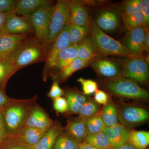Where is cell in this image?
I'll return each mask as SVG.
<instances>
[{"label": "cell", "mask_w": 149, "mask_h": 149, "mask_svg": "<svg viewBox=\"0 0 149 149\" xmlns=\"http://www.w3.org/2000/svg\"><path fill=\"white\" fill-rule=\"evenodd\" d=\"M63 132V128L57 122L47 130L40 141L32 146L31 149H52L55 141L57 137Z\"/></svg>", "instance_id": "20"}, {"label": "cell", "mask_w": 149, "mask_h": 149, "mask_svg": "<svg viewBox=\"0 0 149 149\" xmlns=\"http://www.w3.org/2000/svg\"><path fill=\"white\" fill-rule=\"evenodd\" d=\"M99 149H113L109 139L101 132L95 135H88L84 142Z\"/></svg>", "instance_id": "28"}, {"label": "cell", "mask_w": 149, "mask_h": 149, "mask_svg": "<svg viewBox=\"0 0 149 149\" xmlns=\"http://www.w3.org/2000/svg\"><path fill=\"white\" fill-rule=\"evenodd\" d=\"M70 12L68 24L83 27H90V18L87 10L81 2L78 1H68Z\"/></svg>", "instance_id": "12"}, {"label": "cell", "mask_w": 149, "mask_h": 149, "mask_svg": "<svg viewBox=\"0 0 149 149\" xmlns=\"http://www.w3.org/2000/svg\"><path fill=\"white\" fill-rule=\"evenodd\" d=\"M144 45L146 51L149 53V33L148 27H145V35L144 38Z\"/></svg>", "instance_id": "46"}, {"label": "cell", "mask_w": 149, "mask_h": 149, "mask_svg": "<svg viewBox=\"0 0 149 149\" xmlns=\"http://www.w3.org/2000/svg\"><path fill=\"white\" fill-rule=\"evenodd\" d=\"M64 94V91L60 87L58 81L54 80L50 90L47 94L48 97L54 100L57 98L62 97Z\"/></svg>", "instance_id": "40"}, {"label": "cell", "mask_w": 149, "mask_h": 149, "mask_svg": "<svg viewBox=\"0 0 149 149\" xmlns=\"http://www.w3.org/2000/svg\"><path fill=\"white\" fill-rule=\"evenodd\" d=\"M114 105L108 102L105 105L101 112L102 119L106 127H109L118 123V116Z\"/></svg>", "instance_id": "29"}, {"label": "cell", "mask_w": 149, "mask_h": 149, "mask_svg": "<svg viewBox=\"0 0 149 149\" xmlns=\"http://www.w3.org/2000/svg\"><path fill=\"white\" fill-rule=\"evenodd\" d=\"M17 71L9 57L0 56V88L5 91L9 79Z\"/></svg>", "instance_id": "26"}, {"label": "cell", "mask_w": 149, "mask_h": 149, "mask_svg": "<svg viewBox=\"0 0 149 149\" xmlns=\"http://www.w3.org/2000/svg\"><path fill=\"white\" fill-rule=\"evenodd\" d=\"M10 136L6 128L2 112H0V148L7 141Z\"/></svg>", "instance_id": "41"}, {"label": "cell", "mask_w": 149, "mask_h": 149, "mask_svg": "<svg viewBox=\"0 0 149 149\" xmlns=\"http://www.w3.org/2000/svg\"><path fill=\"white\" fill-rule=\"evenodd\" d=\"M53 3V1L49 0H19L17 2L14 13L17 15L29 16L39 9L54 6Z\"/></svg>", "instance_id": "17"}, {"label": "cell", "mask_w": 149, "mask_h": 149, "mask_svg": "<svg viewBox=\"0 0 149 149\" xmlns=\"http://www.w3.org/2000/svg\"><path fill=\"white\" fill-rule=\"evenodd\" d=\"M103 132L109 139L113 149L127 143L130 133V131L124 126L118 123L105 127Z\"/></svg>", "instance_id": "15"}, {"label": "cell", "mask_w": 149, "mask_h": 149, "mask_svg": "<svg viewBox=\"0 0 149 149\" xmlns=\"http://www.w3.org/2000/svg\"><path fill=\"white\" fill-rule=\"evenodd\" d=\"M4 28L6 32L12 35H34L33 27L27 16L20 17L14 13L8 14L6 18Z\"/></svg>", "instance_id": "9"}, {"label": "cell", "mask_w": 149, "mask_h": 149, "mask_svg": "<svg viewBox=\"0 0 149 149\" xmlns=\"http://www.w3.org/2000/svg\"><path fill=\"white\" fill-rule=\"evenodd\" d=\"M54 109L57 113L68 112V105L65 98L60 97L53 100Z\"/></svg>", "instance_id": "38"}, {"label": "cell", "mask_w": 149, "mask_h": 149, "mask_svg": "<svg viewBox=\"0 0 149 149\" xmlns=\"http://www.w3.org/2000/svg\"><path fill=\"white\" fill-rule=\"evenodd\" d=\"M77 81L82 85L84 95H91L95 93L98 90L97 83L93 80H86L82 77H80L77 79Z\"/></svg>", "instance_id": "36"}, {"label": "cell", "mask_w": 149, "mask_h": 149, "mask_svg": "<svg viewBox=\"0 0 149 149\" xmlns=\"http://www.w3.org/2000/svg\"><path fill=\"white\" fill-rule=\"evenodd\" d=\"M91 65L94 70L103 77L111 79L121 75L122 69L116 63L110 60L99 59L92 62Z\"/></svg>", "instance_id": "14"}, {"label": "cell", "mask_w": 149, "mask_h": 149, "mask_svg": "<svg viewBox=\"0 0 149 149\" xmlns=\"http://www.w3.org/2000/svg\"><path fill=\"white\" fill-rule=\"evenodd\" d=\"M17 1L0 0V13H14Z\"/></svg>", "instance_id": "39"}, {"label": "cell", "mask_w": 149, "mask_h": 149, "mask_svg": "<svg viewBox=\"0 0 149 149\" xmlns=\"http://www.w3.org/2000/svg\"><path fill=\"white\" fill-rule=\"evenodd\" d=\"M141 11L145 21V26L148 27L149 21V0H141Z\"/></svg>", "instance_id": "42"}, {"label": "cell", "mask_w": 149, "mask_h": 149, "mask_svg": "<svg viewBox=\"0 0 149 149\" xmlns=\"http://www.w3.org/2000/svg\"><path fill=\"white\" fill-rule=\"evenodd\" d=\"M100 108L97 103L91 99H88L83 104L79 110V117L85 120L93 117L99 112Z\"/></svg>", "instance_id": "34"}, {"label": "cell", "mask_w": 149, "mask_h": 149, "mask_svg": "<svg viewBox=\"0 0 149 149\" xmlns=\"http://www.w3.org/2000/svg\"><path fill=\"white\" fill-rule=\"evenodd\" d=\"M118 120L123 126L140 124L148 120L149 117L148 112L146 110L134 106L123 108L118 113Z\"/></svg>", "instance_id": "10"}, {"label": "cell", "mask_w": 149, "mask_h": 149, "mask_svg": "<svg viewBox=\"0 0 149 149\" xmlns=\"http://www.w3.org/2000/svg\"><path fill=\"white\" fill-rule=\"evenodd\" d=\"M80 144L63 132L56 139L52 149H78Z\"/></svg>", "instance_id": "32"}, {"label": "cell", "mask_w": 149, "mask_h": 149, "mask_svg": "<svg viewBox=\"0 0 149 149\" xmlns=\"http://www.w3.org/2000/svg\"><path fill=\"white\" fill-rule=\"evenodd\" d=\"M121 76L124 78L135 80L139 83L147 82L149 78L148 63L143 58H126L122 62Z\"/></svg>", "instance_id": "7"}, {"label": "cell", "mask_w": 149, "mask_h": 149, "mask_svg": "<svg viewBox=\"0 0 149 149\" xmlns=\"http://www.w3.org/2000/svg\"><path fill=\"white\" fill-rule=\"evenodd\" d=\"M69 24L70 45H77L87 37L88 34H90V27Z\"/></svg>", "instance_id": "30"}, {"label": "cell", "mask_w": 149, "mask_h": 149, "mask_svg": "<svg viewBox=\"0 0 149 149\" xmlns=\"http://www.w3.org/2000/svg\"><path fill=\"white\" fill-rule=\"evenodd\" d=\"M88 135H95L102 132L105 128L102 119L101 113H98L93 117L85 120Z\"/></svg>", "instance_id": "33"}, {"label": "cell", "mask_w": 149, "mask_h": 149, "mask_svg": "<svg viewBox=\"0 0 149 149\" xmlns=\"http://www.w3.org/2000/svg\"><path fill=\"white\" fill-rule=\"evenodd\" d=\"M108 96L102 90H97L95 93L94 100L97 103L100 104H106L108 102Z\"/></svg>", "instance_id": "43"}, {"label": "cell", "mask_w": 149, "mask_h": 149, "mask_svg": "<svg viewBox=\"0 0 149 149\" xmlns=\"http://www.w3.org/2000/svg\"><path fill=\"white\" fill-rule=\"evenodd\" d=\"M70 12L68 1L60 0L54 5L44 47L46 50L63 29L69 23Z\"/></svg>", "instance_id": "5"}, {"label": "cell", "mask_w": 149, "mask_h": 149, "mask_svg": "<svg viewBox=\"0 0 149 149\" xmlns=\"http://www.w3.org/2000/svg\"><path fill=\"white\" fill-rule=\"evenodd\" d=\"M90 34L99 55L140 58L146 60L144 57L130 51L123 44L107 35L94 23H91Z\"/></svg>", "instance_id": "3"}, {"label": "cell", "mask_w": 149, "mask_h": 149, "mask_svg": "<svg viewBox=\"0 0 149 149\" xmlns=\"http://www.w3.org/2000/svg\"><path fill=\"white\" fill-rule=\"evenodd\" d=\"M69 31L70 24H68L64 27L48 48L43 72V79L45 81H46L49 76L58 54L70 46Z\"/></svg>", "instance_id": "6"}, {"label": "cell", "mask_w": 149, "mask_h": 149, "mask_svg": "<svg viewBox=\"0 0 149 149\" xmlns=\"http://www.w3.org/2000/svg\"><path fill=\"white\" fill-rule=\"evenodd\" d=\"M54 123L44 109L35 104L30 110L24 127L48 130Z\"/></svg>", "instance_id": "11"}, {"label": "cell", "mask_w": 149, "mask_h": 149, "mask_svg": "<svg viewBox=\"0 0 149 149\" xmlns=\"http://www.w3.org/2000/svg\"><path fill=\"white\" fill-rule=\"evenodd\" d=\"M122 19L125 27L129 31L137 27H146L143 16L141 11L129 15H122Z\"/></svg>", "instance_id": "31"}, {"label": "cell", "mask_w": 149, "mask_h": 149, "mask_svg": "<svg viewBox=\"0 0 149 149\" xmlns=\"http://www.w3.org/2000/svg\"><path fill=\"white\" fill-rule=\"evenodd\" d=\"M65 130V133L79 143L84 142L88 136L85 120L80 117L68 120Z\"/></svg>", "instance_id": "18"}, {"label": "cell", "mask_w": 149, "mask_h": 149, "mask_svg": "<svg viewBox=\"0 0 149 149\" xmlns=\"http://www.w3.org/2000/svg\"><path fill=\"white\" fill-rule=\"evenodd\" d=\"M128 142L138 149H146L149 144V132L146 131H130Z\"/></svg>", "instance_id": "27"}, {"label": "cell", "mask_w": 149, "mask_h": 149, "mask_svg": "<svg viewBox=\"0 0 149 149\" xmlns=\"http://www.w3.org/2000/svg\"><path fill=\"white\" fill-rule=\"evenodd\" d=\"M31 148L21 141L17 135H10L0 149H31Z\"/></svg>", "instance_id": "35"}, {"label": "cell", "mask_w": 149, "mask_h": 149, "mask_svg": "<svg viewBox=\"0 0 149 149\" xmlns=\"http://www.w3.org/2000/svg\"><path fill=\"white\" fill-rule=\"evenodd\" d=\"M78 149H99L90 144L83 142L80 144Z\"/></svg>", "instance_id": "47"}, {"label": "cell", "mask_w": 149, "mask_h": 149, "mask_svg": "<svg viewBox=\"0 0 149 149\" xmlns=\"http://www.w3.org/2000/svg\"><path fill=\"white\" fill-rule=\"evenodd\" d=\"M89 63L90 62H89L85 61L77 58L65 68L60 71L58 74L52 76L54 80H56L58 83L59 82H65L74 72L88 66Z\"/></svg>", "instance_id": "25"}, {"label": "cell", "mask_w": 149, "mask_h": 149, "mask_svg": "<svg viewBox=\"0 0 149 149\" xmlns=\"http://www.w3.org/2000/svg\"><path fill=\"white\" fill-rule=\"evenodd\" d=\"M141 10L139 0H132L126 3L124 7L122 15H128Z\"/></svg>", "instance_id": "37"}, {"label": "cell", "mask_w": 149, "mask_h": 149, "mask_svg": "<svg viewBox=\"0 0 149 149\" xmlns=\"http://www.w3.org/2000/svg\"><path fill=\"white\" fill-rule=\"evenodd\" d=\"M64 95L68 104V112L70 114L78 113L80 108L87 100L86 97L73 90H67Z\"/></svg>", "instance_id": "24"}, {"label": "cell", "mask_w": 149, "mask_h": 149, "mask_svg": "<svg viewBox=\"0 0 149 149\" xmlns=\"http://www.w3.org/2000/svg\"><path fill=\"white\" fill-rule=\"evenodd\" d=\"M145 27H137L129 31L125 37L123 45L130 51L145 58L143 54L144 51H146L144 45Z\"/></svg>", "instance_id": "13"}, {"label": "cell", "mask_w": 149, "mask_h": 149, "mask_svg": "<svg viewBox=\"0 0 149 149\" xmlns=\"http://www.w3.org/2000/svg\"><path fill=\"white\" fill-rule=\"evenodd\" d=\"M30 34L12 35L8 33L0 36V56L9 57Z\"/></svg>", "instance_id": "16"}, {"label": "cell", "mask_w": 149, "mask_h": 149, "mask_svg": "<svg viewBox=\"0 0 149 149\" xmlns=\"http://www.w3.org/2000/svg\"><path fill=\"white\" fill-rule=\"evenodd\" d=\"M8 14L0 13V36L8 33L5 29L4 25L6 18Z\"/></svg>", "instance_id": "45"}, {"label": "cell", "mask_w": 149, "mask_h": 149, "mask_svg": "<svg viewBox=\"0 0 149 149\" xmlns=\"http://www.w3.org/2000/svg\"><path fill=\"white\" fill-rule=\"evenodd\" d=\"M105 88L116 95L136 100H147L149 92L140 87L133 80L118 77L111 78L105 82Z\"/></svg>", "instance_id": "4"}, {"label": "cell", "mask_w": 149, "mask_h": 149, "mask_svg": "<svg viewBox=\"0 0 149 149\" xmlns=\"http://www.w3.org/2000/svg\"><path fill=\"white\" fill-rule=\"evenodd\" d=\"M113 149H138L133 146V145H131L130 143L127 142V143L123 144L120 146L117 147Z\"/></svg>", "instance_id": "48"}, {"label": "cell", "mask_w": 149, "mask_h": 149, "mask_svg": "<svg viewBox=\"0 0 149 149\" xmlns=\"http://www.w3.org/2000/svg\"><path fill=\"white\" fill-rule=\"evenodd\" d=\"M77 51L78 58L90 63L99 55L91 38L89 37L77 44Z\"/></svg>", "instance_id": "23"}, {"label": "cell", "mask_w": 149, "mask_h": 149, "mask_svg": "<svg viewBox=\"0 0 149 149\" xmlns=\"http://www.w3.org/2000/svg\"><path fill=\"white\" fill-rule=\"evenodd\" d=\"M37 99V96L27 100L12 98L2 112L6 128L10 135H17L24 128Z\"/></svg>", "instance_id": "2"}, {"label": "cell", "mask_w": 149, "mask_h": 149, "mask_svg": "<svg viewBox=\"0 0 149 149\" xmlns=\"http://www.w3.org/2000/svg\"><path fill=\"white\" fill-rule=\"evenodd\" d=\"M47 130L32 127H24L15 135L22 142L32 146L40 141Z\"/></svg>", "instance_id": "22"}, {"label": "cell", "mask_w": 149, "mask_h": 149, "mask_svg": "<svg viewBox=\"0 0 149 149\" xmlns=\"http://www.w3.org/2000/svg\"><path fill=\"white\" fill-rule=\"evenodd\" d=\"M12 98L6 94L5 91L0 88V112H2Z\"/></svg>", "instance_id": "44"}, {"label": "cell", "mask_w": 149, "mask_h": 149, "mask_svg": "<svg viewBox=\"0 0 149 149\" xmlns=\"http://www.w3.org/2000/svg\"><path fill=\"white\" fill-rule=\"evenodd\" d=\"M77 58V45L69 46L63 50L57 56L49 75L55 71L62 70Z\"/></svg>", "instance_id": "19"}, {"label": "cell", "mask_w": 149, "mask_h": 149, "mask_svg": "<svg viewBox=\"0 0 149 149\" xmlns=\"http://www.w3.org/2000/svg\"><path fill=\"white\" fill-rule=\"evenodd\" d=\"M47 51L33 34H30L9 56L15 69L45 61Z\"/></svg>", "instance_id": "1"}, {"label": "cell", "mask_w": 149, "mask_h": 149, "mask_svg": "<svg viewBox=\"0 0 149 149\" xmlns=\"http://www.w3.org/2000/svg\"><path fill=\"white\" fill-rule=\"evenodd\" d=\"M96 26L101 30L112 31L115 30L119 24V18L111 11H104L100 14L96 21Z\"/></svg>", "instance_id": "21"}, {"label": "cell", "mask_w": 149, "mask_h": 149, "mask_svg": "<svg viewBox=\"0 0 149 149\" xmlns=\"http://www.w3.org/2000/svg\"></svg>", "instance_id": "49"}, {"label": "cell", "mask_w": 149, "mask_h": 149, "mask_svg": "<svg viewBox=\"0 0 149 149\" xmlns=\"http://www.w3.org/2000/svg\"><path fill=\"white\" fill-rule=\"evenodd\" d=\"M54 7V5L42 8L27 16L33 27L34 35L44 46L47 37L50 19Z\"/></svg>", "instance_id": "8"}]
</instances>
